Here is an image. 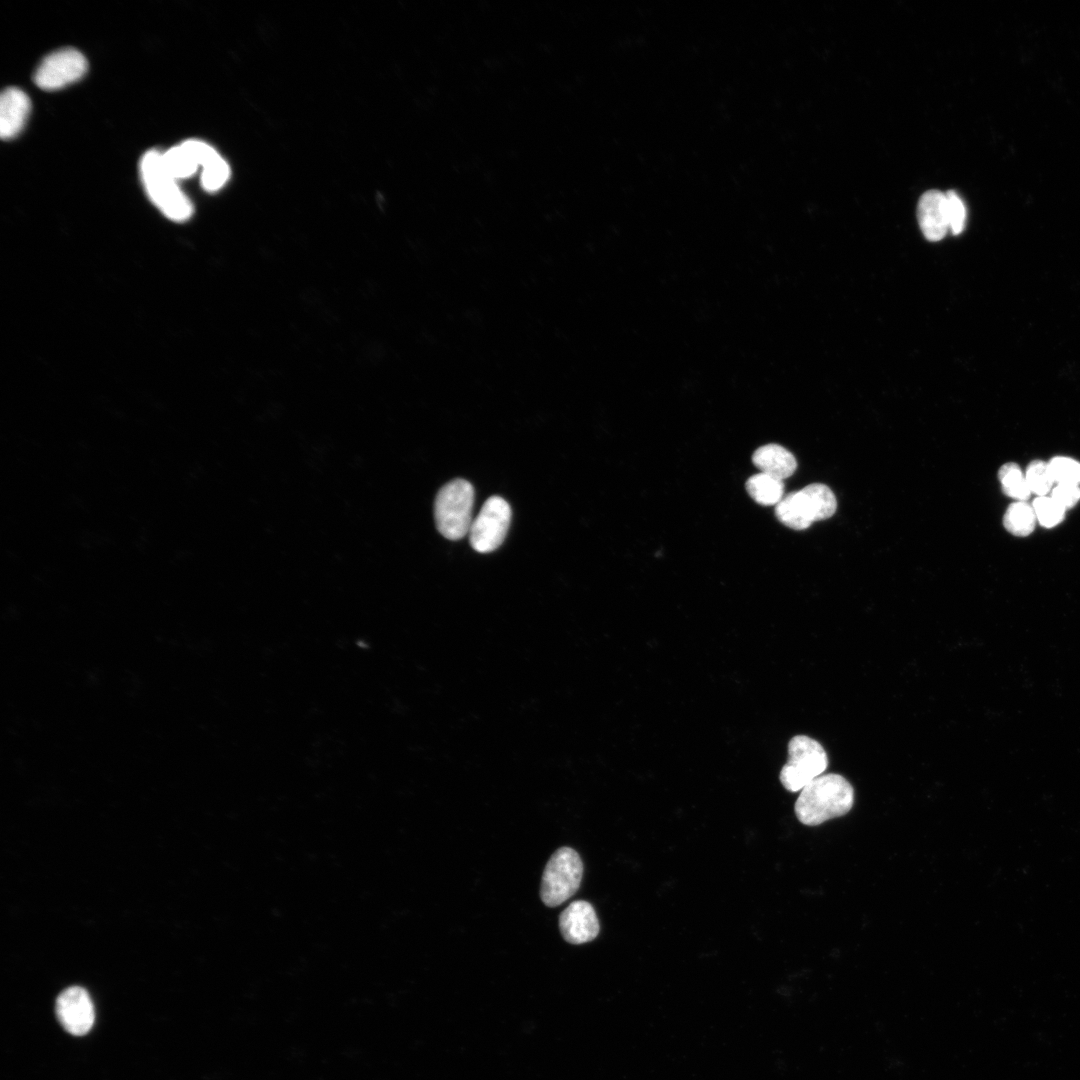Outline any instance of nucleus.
I'll return each mask as SVG.
<instances>
[{
  "label": "nucleus",
  "mask_w": 1080,
  "mask_h": 1080,
  "mask_svg": "<svg viewBox=\"0 0 1080 1080\" xmlns=\"http://www.w3.org/2000/svg\"><path fill=\"white\" fill-rule=\"evenodd\" d=\"M1051 497L1065 509L1071 508L1080 500V487L1071 484H1057Z\"/></svg>",
  "instance_id": "nucleus-24"
},
{
  "label": "nucleus",
  "mask_w": 1080,
  "mask_h": 1080,
  "mask_svg": "<svg viewBox=\"0 0 1080 1080\" xmlns=\"http://www.w3.org/2000/svg\"><path fill=\"white\" fill-rule=\"evenodd\" d=\"M230 169L226 161L217 155L202 168L201 183L206 191L219 190L228 180Z\"/></svg>",
  "instance_id": "nucleus-22"
},
{
  "label": "nucleus",
  "mask_w": 1080,
  "mask_h": 1080,
  "mask_svg": "<svg viewBox=\"0 0 1080 1080\" xmlns=\"http://www.w3.org/2000/svg\"><path fill=\"white\" fill-rule=\"evenodd\" d=\"M854 803V789L840 774H822L808 783L795 802L797 819L816 826L848 813Z\"/></svg>",
  "instance_id": "nucleus-1"
},
{
  "label": "nucleus",
  "mask_w": 1080,
  "mask_h": 1080,
  "mask_svg": "<svg viewBox=\"0 0 1080 1080\" xmlns=\"http://www.w3.org/2000/svg\"><path fill=\"white\" fill-rule=\"evenodd\" d=\"M917 217L926 239L941 240L949 231L945 193L939 190L926 191L919 199Z\"/></svg>",
  "instance_id": "nucleus-10"
},
{
  "label": "nucleus",
  "mask_w": 1080,
  "mask_h": 1080,
  "mask_svg": "<svg viewBox=\"0 0 1080 1080\" xmlns=\"http://www.w3.org/2000/svg\"><path fill=\"white\" fill-rule=\"evenodd\" d=\"M162 157L166 169L176 180L192 176L199 166L184 142L162 153Z\"/></svg>",
  "instance_id": "nucleus-17"
},
{
  "label": "nucleus",
  "mask_w": 1080,
  "mask_h": 1080,
  "mask_svg": "<svg viewBox=\"0 0 1080 1080\" xmlns=\"http://www.w3.org/2000/svg\"><path fill=\"white\" fill-rule=\"evenodd\" d=\"M1052 479L1057 484L1080 485V462L1075 459L1058 456L1049 463Z\"/></svg>",
  "instance_id": "nucleus-21"
},
{
  "label": "nucleus",
  "mask_w": 1080,
  "mask_h": 1080,
  "mask_svg": "<svg viewBox=\"0 0 1080 1080\" xmlns=\"http://www.w3.org/2000/svg\"><path fill=\"white\" fill-rule=\"evenodd\" d=\"M745 486L750 497L764 506L777 505L783 498V481L761 472L751 476Z\"/></svg>",
  "instance_id": "nucleus-14"
},
{
  "label": "nucleus",
  "mask_w": 1080,
  "mask_h": 1080,
  "mask_svg": "<svg viewBox=\"0 0 1080 1080\" xmlns=\"http://www.w3.org/2000/svg\"><path fill=\"white\" fill-rule=\"evenodd\" d=\"M86 70L84 55L74 48H64L42 60L34 73V82L41 89L56 90L80 79Z\"/></svg>",
  "instance_id": "nucleus-7"
},
{
  "label": "nucleus",
  "mask_w": 1080,
  "mask_h": 1080,
  "mask_svg": "<svg viewBox=\"0 0 1080 1080\" xmlns=\"http://www.w3.org/2000/svg\"><path fill=\"white\" fill-rule=\"evenodd\" d=\"M998 478L1002 491L1006 496L1017 501H1025L1032 494L1025 475L1016 463L1003 464L999 469Z\"/></svg>",
  "instance_id": "nucleus-18"
},
{
  "label": "nucleus",
  "mask_w": 1080,
  "mask_h": 1080,
  "mask_svg": "<svg viewBox=\"0 0 1080 1080\" xmlns=\"http://www.w3.org/2000/svg\"><path fill=\"white\" fill-rule=\"evenodd\" d=\"M31 103L25 92L16 87L6 88L0 97V135L2 139L15 137L23 128L30 112Z\"/></svg>",
  "instance_id": "nucleus-11"
},
{
  "label": "nucleus",
  "mask_w": 1080,
  "mask_h": 1080,
  "mask_svg": "<svg viewBox=\"0 0 1080 1080\" xmlns=\"http://www.w3.org/2000/svg\"><path fill=\"white\" fill-rule=\"evenodd\" d=\"M140 176L153 204L169 219L186 221L193 214V205L166 169L162 153L147 151L140 161Z\"/></svg>",
  "instance_id": "nucleus-2"
},
{
  "label": "nucleus",
  "mask_w": 1080,
  "mask_h": 1080,
  "mask_svg": "<svg viewBox=\"0 0 1080 1080\" xmlns=\"http://www.w3.org/2000/svg\"><path fill=\"white\" fill-rule=\"evenodd\" d=\"M56 1016L62 1027L74 1036L87 1034L93 1026L95 1012L88 992L79 986L63 990L56 1000Z\"/></svg>",
  "instance_id": "nucleus-8"
},
{
  "label": "nucleus",
  "mask_w": 1080,
  "mask_h": 1080,
  "mask_svg": "<svg viewBox=\"0 0 1080 1080\" xmlns=\"http://www.w3.org/2000/svg\"><path fill=\"white\" fill-rule=\"evenodd\" d=\"M510 521L508 502L500 496L488 498L473 519L468 533L472 548L480 553L497 549L506 537Z\"/></svg>",
  "instance_id": "nucleus-6"
},
{
  "label": "nucleus",
  "mask_w": 1080,
  "mask_h": 1080,
  "mask_svg": "<svg viewBox=\"0 0 1080 1080\" xmlns=\"http://www.w3.org/2000/svg\"><path fill=\"white\" fill-rule=\"evenodd\" d=\"M1032 507L1039 524L1046 528H1052L1065 517V508L1056 502L1051 496H1039L1033 501Z\"/></svg>",
  "instance_id": "nucleus-20"
},
{
  "label": "nucleus",
  "mask_w": 1080,
  "mask_h": 1080,
  "mask_svg": "<svg viewBox=\"0 0 1080 1080\" xmlns=\"http://www.w3.org/2000/svg\"><path fill=\"white\" fill-rule=\"evenodd\" d=\"M583 862L570 847L557 849L549 858L541 879L540 897L548 907H556L573 896L582 880Z\"/></svg>",
  "instance_id": "nucleus-4"
},
{
  "label": "nucleus",
  "mask_w": 1080,
  "mask_h": 1080,
  "mask_svg": "<svg viewBox=\"0 0 1080 1080\" xmlns=\"http://www.w3.org/2000/svg\"><path fill=\"white\" fill-rule=\"evenodd\" d=\"M1036 516L1032 505L1025 501L1012 503L1003 516V525L1012 535L1025 537L1030 535L1036 525Z\"/></svg>",
  "instance_id": "nucleus-15"
},
{
  "label": "nucleus",
  "mask_w": 1080,
  "mask_h": 1080,
  "mask_svg": "<svg viewBox=\"0 0 1080 1080\" xmlns=\"http://www.w3.org/2000/svg\"><path fill=\"white\" fill-rule=\"evenodd\" d=\"M474 488L466 480L454 479L437 493L434 505L438 531L449 540H459L472 524Z\"/></svg>",
  "instance_id": "nucleus-3"
},
{
  "label": "nucleus",
  "mask_w": 1080,
  "mask_h": 1080,
  "mask_svg": "<svg viewBox=\"0 0 1080 1080\" xmlns=\"http://www.w3.org/2000/svg\"><path fill=\"white\" fill-rule=\"evenodd\" d=\"M1024 475L1031 493L1038 497L1046 496L1054 483L1048 463L1042 460L1032 461Z\"/></svg>",
  "instance_id": "nucleus-19"
},
{
  "label": "nucleus",
  "mask_w": 1080,
  "mask_h": 1080,
  "mask_svg": "<svg viewBox=\"0 0 1080 1080\" xmlns=\"http://www.w3.org/2000/svg\"><path fill=\"white\" fill-rule=\"evenodd\" d=\"M801 491L809 504L814 521L827 519L835 513L837 501L828 486L814 483Z\"/></svg>",
  "instance_id": "nucleus-16"
},
{
  "label": "nucleus",
  "mask_w": 1080,
  "mask_h": 1080,
  "mask_svg": "<svg viewBox=\"0 0 1080 1080\" xmlns=\"http://www.w3.org/2000/svg\"><path fill=\"white\" fill-rule=\"evenodd\" d=\"M775 514L781 523L795 530L806 529L814 522L809 504L801 490L783 497L776 505Z\"/></svg>",
  "instance_id": "nucleus-13"
},
{
  "label": "nucleus",
  "mask_w": 1080,
  "mask_h": 1080,
  "mask_svg": "<svg viewBox=\"0 0 1080 1080\" xmlns=\"http://www.w3.org/2000/svg\"><path fill=\"white\" fill-rule=\"evenodd\" d=\"M946 195L947 218L949 231L953 235L961 233L966 222V208L955 191H948Z\"/></svg>",
  "instance_id": "nucleus-23"
},
{
  "label": "nucleus",
  "mask_w": 1080,
  "mask_h": 1080,
  "mask_svg": "<svg viewBox=\"0 0 1080 1080\" xmlns=\"http://www.w3.org/2000/svg\"><path fill=\"white\" fill-rule=\"evenodd\" d=\"M828 757L822 745L806 735H796L788 743V761L779 779L790 792L801 791L808 783L823 774Z\"/></svg>",
  "instance_id": "nucleus-5"
},
{
  "label": "nucleus",
  "mask_w": 1080,
  "mask_h": 1080,
  "mask_svg": "<svg viewBox=\"0 0 1080 1080\" xmlns=\"http://www.w3.org/2000/svg\"><path fill=\"white\" fill-rule=\"evenodd\" d=\"M752 461L761 473L782 481L790 477L797 467L793 454L778 444L759 447L753 453Z\"/></svg>",
  "instance_id": "nucleus-12"
},
{
  "label": "nucleus",
  "mask_w": 1080,
  "mask_h": 1080,
  "mask_svg": "<svg viewBox=\"0 0 1080 1080\" xmlns=\"http://www.w3.org/2000/svg\"><path fill=\"white\" fill-rule=\"evenodd\" d=\"M559 929L568 943L584 944L598 936L600 925L593 906L587 901L577 900L560 914Z\"/></svg>",
  "instance_id": "nucleus-9"
}]
</instances>
